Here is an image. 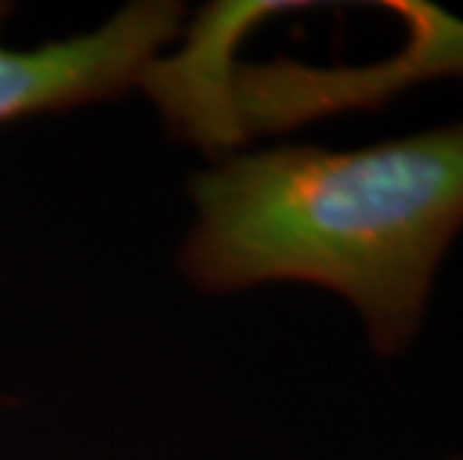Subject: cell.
Here are the masks:
<instances>
[{"label": "cell", "mask_w": 463, "mask_h": 460, "mask_svg": "<svg viewBox=\"0 0 463 460\" xmlns=\"http://www.w3.org/2000/svg\"><path fill=\"white\" fill-rule=\"evenodd\" d=\"M183 272L206 293L302 281L347 299L380 356L416 341L463 230V123L359 150L228 155L192 185Z\"/></svg>", "instance_id": "6da1fadb"}, {"label": "cell", "mask_w": 463, "mask_h": 460, "mask_svg": "<svg viewBox=\"0 0 463 460\" xmlns=\"http://www.w3.org/2000/svg\"><path fill=\"white\" fill-rule=\"evenodd\" d=\"M4 18L6 6H0V24ZM180 18V4L141 0L90 33L48 45L13 48L0 36V123L114 99L144 84Z\"/></svg>", "instance_id": "7a4b0ae2"}, {"label": "cell", "mask_w": 463, "mask_h": 460, "mask_svg": "<svg viewBox=\"0 0 463 460\" xmlns=\"http://www.w3.org/2000/svg\"><path fill=\"white\" fill-rule=\"evenodd\" d=\"M460 460H463V457H460Z\"/></svg>", "instance_id": "3957f363"}]
</instances>
